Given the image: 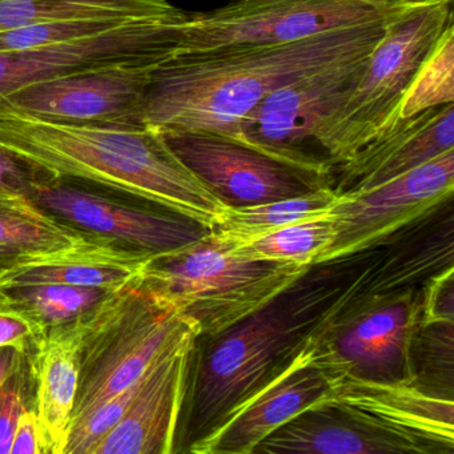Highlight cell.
I'll return each instance as SVG.
<instances>
[{
	"label": "cell",
	"instance_id": "30bf717a",
	"mask_svg": "<svg viewBox=\"0 0 454 454\" xmlns=\"http://www.w3.org/2000/svg\"><path fill=\"white\" fill-rule=\"evenodd\" d=\"M371 52L329 63L270 92L232 140L329 180L333 166L308 153L305 145L355 89Z\"/></svg>",
	"mask_w": 454,
	"mask_h": 454
},
{
	"label": "cell",
	"instance_id": "9c48e42d",
	"mask_svg": "<svg viewBox=\"0 0 454 454\" xmlns=\"http://www.w3.org/2000/svg\"><path fill=\"white\" fill-rule=\"evenodd\" d=\"M27 196L81 235L150 259L195 243L211 231L147 199L76 177L49 174L34 183Z\"/></svg>",
	"mask_w": 454,
	"mask_h": 454
},
{
	"label": "cell",
	"instance_id": "2e32d148",
	"mask_svg": "<svg viewBox=\"0 0 454 454\" xmlns=\"http://www.w3.org/2000/svg\"><path fill=\"white\" fill-rule=\"evenodd\" d=\"M324 403H333L360 421L403 438L427 453H453V398L414 384L344 377Z\"/></svg>",
	"mask_w": 454,
	"mask_h": 454
},
{
	"label": "cell",
	"instance_id": "4dcf8cb0",
	"mask_svg": "<svg viewBox=\"0 0 454 454\" xmlns=\"http://www.w3.org/2000/svg\"><path fill=\"white\" fill-rule=\"evenodd\" d=\"M454 321V270L449 264L422 291L421 325Z\"/></svg>",
	"mask_w": 454,
	"mask_h": 454
},
{
	"label": "cell",
	"instance_id": "5bb4252c",
	"mask_svg": "<svg viewBox=\"0 0 454 454\" xmlns=\"http://www.w3.org/2000/svg\"><path fill=\"white\" fill-rule=\"evenodd\" d=\"M158 66H116L51 79L2 98L0 107L54 123L145 126L143 100Z\"/></svg>",
	"mask_w": 454,
	"mask_h": 454
},
{
	"label": "cell",
	"instance_id": "7402d4cb",
	"mask_svg": "<svg viewBox=\"0 0 454 454\" xmlns=\"http://www.w3.org/2000/svg\"><path fill=\"white\" fill-rule=\"evenodd\" d=\"M168 0H0V33L65 20H139L180 14Z\"/></svg>",
	"mask_w": 454,
	"mask_h": 454
},
{
	"label": "cell",
	"instance_id": "484cf974",
	"mask_svg": "<svg viewBox=\"0 0 454 454\" xmlns=\"http://www.w3.org/2000/svg\"><path fill=\"white\" fill-rule=\"evenodd\" d=\"M334 235L333 220L328 214L286 225L236 248L251 259L292 262L313 267L328 251Z\"/></svg>",
	"mask_w": 454,
	"mask_h": 454
},
{
	"label": "cell",
	"instance_id": "f1b7e54d",
	"mask_svg": "<svg viewBox=\"0 0 454 454\" xmlns=\"http://www.w3.org/2000/svg\"><path fill=\"white\" fill-rule=\"evenodd\" d=\"M27 409H34V382L28 358L0 385V454H10L18 422Z\"/></svg>",
	"mask_w": 454,
	"mask_h": 454
},
{
	"label": "cell",
	"instance_id": "d6a6232c",
	"mask_svg": "<svg viewBox=\"0 0 454 454\" xmlns=\"http://www.w3.org/2000/svg\"><path fill=\"white\" fill-rule=\"evenodd\" d=\"M46 454L38 417L34 409H27L18 422L10 454Z\"/></svg>",
	"mask_w": 454,
	"mask_h": 454
},
{
	"label": "cell",
	"instance_id": "f546056e",
	"mask_svg": "<svg viewBox=\"0 0 454 454\" xmlns=\"http://www.w3.org/2000/svg\"><path fill=\"white\" fill-rule=\"evenodd\" d=\"M44 334L38 324L0 300V348H14L30 357Z\"/></svg>",
	"mask_w": 454,
	"mask_h": 454
},
{
	"label": "cell",
	"instance_id": "ba28073f",
	"mask_svg": "<svg viewBox=\"0 0 454 454\" xmlns=\"http://www.w3.org/2000/svg\"><path fill=\"white\" fill-rule=\"evenodd\" d=\"M435 0H235L176 26V55L301 41L328 31L393 23Z\"/></svg>",
	"mask_w": 454,
	"mask_h": 454
},
{
	"label": "cell",
	"instance_id": "7c38bea8",
	"mask_svg": "<svg viewBox=\"0 0 454 454\" xmlns=\"http://www.w3.org/2000/svg\"><path fill=\"white\" fill-rule=\"evenodd\" d=\"M454 150L356 195H340L329 212L333 243L316 265L328 264L377 246L395 231L432 214L453 195Z\"/></svg>",
	"mask_w": 454,
	"mask_h": 454
},
{
	"label": "cell",
	"instance_id": "1f68e13d",
	"mask_svg": "<svg viewBox=\"0 0 454 454\" xmlns=\"http://www.w3.org/2000/svg\"><path fill=\"white\" fill-rule=\"evenodd\" d=\"M51 172L0 145V192L28 195L34 183Z\"/></svg>",
	"mask_w": 454,
	"mask_h": 454
},
{
	"label": "cell",
	"instance_id": "8fae6325",
	"mask_svg": "<svg viewBox=\"0 0 454 454\" xmlns=\"http://www.w3.org/2000/svg\"><path fill=\"white\" fill-rule=\"evenodd\" d=\"M187 12L123 23L113 30L57 46L0 54V99L33 84L84 71L160 65L174 57L176 25Z\"/></svg>",
	"mask_w": 454,
	"mask_h": 454
},
{
	"label": "cell",
	"instance_id": "ac0fdd59",
	"mask_svg": "<svg viewBox=\"0 0 454 454\" xmlns=\"http://www.w3.org/2000/svg\"><path fill=\"white\" fill-rule=\"evenodd\" d=\"M195 340H185L153 364L126 413L92 454L174 453L188 356Z\"/></svg>",
	"mask_w": 454,
	"mask_h": 454
},
{
	"label": "cell",
	"instance_id": "3957f363",
	"mask_svg": "<svg viewBox=\"0 0 454 454\" xmlns=\"http://www.w3.org/2000/svg\"><path fill=\"white\" fill-rule=\"evenodd\" d=\"M328 288L294 286L254 315L212 337H196L188 356L174 453H191L257 392L301 345L321 315Z\"/></svg>",
	"mask_w": 454,
	"mask_h": 454
},
{
	"label": "cell",
	"instance_id": "44dd1931",
	"mask_svg": "<svg viewBox=\"0 0 454 454\" xmlns=\"http://www.w3.org/2000/svg\"><path fill=\"white\" fill-rule=\"evenodd\" d=\"M148 259L111 244L92 241L25 265L2 286L55 283L116 291L139 278Z\"/></svg>",
	"mask_w": 454,
	"mask_h": 454
},
{
	"label": "cell",
	"instance_id": "52a82bcc",
	"mask_svg": "<svg viewBox=\"0 0 454 454\" xmlns=\"http://www.w3.org/2000/svg\"><path fill=\"white\" fill-rule=\"evenodd\" d=\"M357 294L363 296L342 294L305 334L313 363L333 384L344 377L414 384L411 356L421 326L422 292Z\"/></svg>",
	"mask_w": 454,
	"mask_h": 454
},
{
	"label": "cell",
	"instance_id": "6da1fadb",
	"mask_svg": "<svg viewBox=\"0 0 454 454\" xmlns=\"http://www.w3.org/2000/svg\"><path fill=\"white\" fill-rule=\"evenodd\" d=\"M390 25L372 23L289 43L169 58L151 76L143 121L160 134L207 131L233 139L270 92L329 63L371 52Z\"/></svg>",
	"mask_w": 454,
	"mask_h": 454
},
{
	"label": "cell",
	"instance_id": "836d02e7",
	"mask_svg": "<svg viewBox=\"0 0 454 454\" xmlns=\"http://www.w3.org/2000/svg\"><path fill=\"white\" fill-rule=\"evenodd\" d=\"M43 259V257H42ZM36 257L25 256V254H15L10 249L0 248V286L6 283L7 278L17 272L20 268L30 262H35Z\"/></svg>",
	"mask_w": 454,
	"mask_h": 454
},
{
	"label": "cell",
	"instance_id": "4fadbf2b",
	"mask_svg": "<svg viewBox=\"0 0 454 454\" xmlns=\"http://www.w3.org/2000/svg\"><path fill=\"white\" fill-rule=\"evenodd\" d=\"M161 135L175 155L228 208L294 198L331 185L324 177L214 132L169 131Z\"/></svg>",
	"mask_w": 454,
	"mask_h": 454
},
{
	"label": "cell",
	"instance_id": "4316f807",
	"mask_svg": "<svg viewBox=\"0 0 454 454\" xmlns=\"http://www.w3.org/2000/svg\"><path fill=\"white\" fill-rule=\"evenodd\" d=\"M454 102V25L448 26L417 71L400 106V119Z\"/></svg>",
	"mask_w": 454,
	"mask_h": 454
},
{
	"label": "cell",
	"instance_id": "d4e9b609",
	"mask_svg": "<svg viewBox=\"0 0 454 454\" xmlns=\"http://www.w3.org/2000/svg\"><path fill=\"white\" fill-rule=\"evenodd\" d=\"M108 289L67 284H18L0 288V300L44 332L89 317L111 294Z\"/></svg>",
	"mask_w": 454,
	"mask_h": 454
},
{
	"label": "cell",
	"instance_id": "ffe728a7",
	"mask_svg": "<svg viewBox=\"0 0 454 454\" xmlns=\"http://www.w3.org/2000/svg\"><path fill=\"white\" fill-rule=\"evenodd\" d=\"M254 453L401 454L424 450L360 421L340 406L323 403L278 427Z\"/></svg>",
	"mask_w": 454,
	"mask_h": 454
},
{
	"label": "cell",
	"instance_id": "9a60e30c",
	"mask_svg": "<svg viewBox=\"0 0 454 454\" xmlns=\"http://www.w3.org/2000/svg\"><path fill=\"white\" fill-rule=\"evenodd\" d=\"M332 385L331 377L313 363V350L304 336L291 360L191 453H254L278 427L305 411L323 405Z\"/></svg>",
	"mask_w": 454,
	"mask_h": 454
},
{
	"label": "cell",
	"instance_id": "83f0119b",
	"mask_svg": "<svg viewBox=\"0 0 454 454\" xmlns=\"http://www.w3.org/2000/svg\"><path fill=\"white\" fill-rule=\"evenodd\" d=\"M132 20H86L41 23L0 33V54L57 46L113 30Z\"/></svg>",
	"mask_w": 454,
	"mask_h": 454
},
{
	"label": "cell",
	"instance_id": "5b68a950",
	"mask_svg": "<svg viewBox=\"0 0 454 454\" xmlns=\"http://www.w3.org/2000/svg\"><path fill=\"white\" fill-rule=\"evenodd\" d=\"M198 336L195 321L140 276L116 289L84 320L71 425L139 382L164 353Z\"/></svg>",
	"mask_w": 454,
	"mask_h": 454
},
{
	"label": "cell",
	"instance_id": "7a4b0ae2",
	"mask_svg": "<svg viewBox=\"0 0 454 454\" xmlns=\"http://www.w3.org/2000/svg\"><path fill=\"white\" fill-rule=\"evenodd\" d=\"M0 145L51 174L126 191L208 230L228 209L147 126L54 123L0 107Z\"/></svg>",
	"mask_w": 454,
	"mask_h": 454
},
{
	"label": "cell",
	"instance_id": "e0dca14e",
	"mask_svg": "<svg viewBox=\"0 0 454 454\" xmlns=\"http://www.w3.org/2000/svg\"><path fill=\"white\" fill-rule=\"evenodd\" d=\"M454 150V103L400 119L339 164V195H356L385 184Z\"/></svg>",
	"mask_w": 454,
	"mask_h": 454
},
{
	"label": "cell",
	"instance_id": "603a6c76",
	"mask_svg": "<svg viewBox=\"0 0 454 454\" xmlns=\"http://www.w3.org/2000/svg\"><path fill=\"white\" fill-rule=\"evenodd\" d=\"M92 241L44 214L28 196L0 192V248L42 259Z\"/></svg>",
	"mask_w": 454,
	"mask_h": 454
},
{
	"label": "cell",
	"instance_id": "8992f818",
	"mask_svg": "<svg viewBox=\"0 0 454 454\" xmlns=\"http://www.w3.org/2000/svg\"><path fill=\"white\" fill-rule=\"evenodd\" d=\"M453 0H435L387 26L347 99L316 129L313 142L332 166L355 156L400 121V106L422 63L449 25Z\"/></svg>",
	"mask_w": 454,
	"mask_h": 454
},
{
	"label": "cell",
	"instance_id": "e575fe53",
	"mask_svg": "<svg viewBox=\"0 0 454 454\" xmlns=\"http://www.w3.org/2000/svg\"><path fill=\"white\" fill-rule=\"evenodd\" d=\"M27 356L14 348H0V385L27 361Z\"/></svg>",
	"mask_w": 454,
	"mask_h": 454
},
{
	"label": "cell",
	"instance_id": "277c9868",
	"mask_svg": "<svg viewBox=\"0 0 454 454\" xmlns=\"http://www.w3.org/2000/svg\"><path fill=\"white\" fill-rule=\"evenodd\" d=\"M310 268L251 259L209 231L195 243L148 259L140 278L195 321L199 337H212L267 307Z\"/></svg>",
	"mask_w": 454,
	"mask_h": 454
},
{
	"label": "cell",
	"instance_id": "d6986e66",
	"mask_svg": "<svg viewBox=\"0 0 454 454\" xmlns=\"http://www.w3.org/2000/svg\"><path fill=\"white\" fill-rule=\"evenodd\" d=\"M84 320L50 329L28 357L34 411L46 454H65L81 380Z\"/></svg>",
	"mask_w": 454,
	"mask_h": 454
},
{
	"label": "cell",
	"instance_id": "cb8c5ba5",
	"mask_svg": "<svg viewBox=\"0 0 454 454\" xmlns=\"http://www.w3.org/2000/svg\"><path fill=\"white\" fill-rule=\"evenodd\" d=\"M339 199L334 188L324 185L294 198L228 208L222 222L211 231L235 246H243L286 225L325 216Z\"/></svg>",
	"mask_w": 454,
	"mask_h": 454
}]
</instances>
